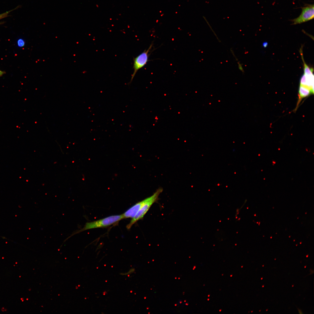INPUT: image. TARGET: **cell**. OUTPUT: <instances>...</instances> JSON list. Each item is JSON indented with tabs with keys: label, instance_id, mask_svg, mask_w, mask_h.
Instances as JSON below:
<instances>
[{
	"label": "cell",
	"instance_id": "cell-1",
	"mask_svg": "<svg viewBox=\"0 0 314 314\" xmlns=\"http://www.w3.org/2000/svg\"><path fill=\"white\" fill-rule=\"evenodd\" d=\"M123 219L122 214L113 215L97 221L86 222L83 227L81 229L74 231L64 241V242L74 235L88 229L106 227L117 223Z\"/></svg>",
	"mask_w": 314,
	"mask_h": 314
},
{
	"label": "cell",
	"instance_id": "cell-2",
	"mask_svg": "<svg viewBox=\"0 0 314 314\" xmlns=\"http://www.w3.org/2000/svg\"><path fill=\"white\" fill-rule=\"evenodd\" d=\"M163 190L162 188H159L152 195L145 199L144 203L136 215L132 218L130 223L126 226L127 229H130L134 224L143 218L152 204L158 200V197Z\"/></svg>",
	"mask_w": 314,
	"mask_h": 314
},
{
	"label": "cell",
	"instance_id": "cell-3",
	"mask_svg": "<svg viewBox=\"0 0 314 314\" xmlns=\"http://www.w3.org/2000/svg\"><path fill=\"white\" fill-rule=\"evenodd\" d=\"M153 45V44H151L147 49H145L139 55L133 58V72L131 76L129 83L132 82L138 70L144 67L149 61V58L150 55L149 53L151 51Z\"/></svg>",
	"mask_w": 314,
	"mask_h": 314
},
{
	"label": "cell",
	"instance_id": "cell-4",
	"mask_svg": "<svg viewBox=\"0 0 314 314\" xmlns=\"http://www.w3.org/2000/svg\"><path fill=\"white\" fill-rule=\"evenodd\" d=\"M314 7L313 4H306L302 8V11L297 17L291 20L293 25L301 24L309 21L314 18Z\"/></svg>",
	"mask_w": 314,
	"mask_h": 314
},
{
	"label": "cell",
	"instance_id": "cell-5",
	"mask_svg": "<svg viewBox=\"0 0 314 314\" xmlns=\"http://www.w3.org/2000/svg\"><path fill=\"white\" fill-rule=\"evenodd\" d=\"M145 201V199L135 204L122 214L123 219L133 218L136 215Z\"/></svg>",
	"mask_w": 314,
	"mask_h": 314
},
{
	"label": "cell",
	"instance_id": "cell-6",
	"mask_svg": "<svg viewBox=\"0 0 314 314\" xmlns=\"http://www.w3.org/2000/svg\"><path fill=\"white\" fill-rule=\"evenodd\" d=\"M301 58L304 64V74L307 76L313 75V69L310 68L305 63L303 57V54L301 53Z\"/></svg>",
	"mask_w": 314,
	"mask_h": 314
},
{
	"label": "cell",
	"instance_id": "cell-7",
	"mask_svg": "<svg viewBox=\"0 0 314 314\" xmlns=\"http://www.w3.org/2000/svg\"><path fill=\"white\" fill-rule=\"evenodd\" d=\"M17 44L19 47H22L24 46L25 42L23 40L20 39L18 40L17 41Z\"/></svg>",
	"mask_w": 314,
	"mask_h": 314
},
{
	"label": "cell",
	"instance_id": "cell-8",
	"mask_svg": "<svg viewBox=\"0 0 314 314\" xmlns=\"http://www.w3.org/2000/svg\"><path fill=\"white\" fill-rule=\"evenodd\" d=\"M238 64L239 69L242 73H244V70L242 64H241L240 62H238Z\"/></svg>",
	"mask_w": 314,
	"mask_h": 314
},
{
	"label": "cell",
	"instance_id": "cell-9",
	"mask_svg": "<svg viewBox=\"0 0 314 314\" xmlns=\"http://www.w3.org/2000/svg\"><path fill=\"white\" fill-rule=\"evenodd\" d=\"M10 11L7 12L0 15V19L6 17Z\"/></svg>",
	"mask_w": 314,
	"mask_h": 314
},
{
	"label": "cell",
	"instance_id": "cell-10",
	"mask_svg": "<svg viewBox=\"0 0 314 314\" xmlns=\"http://www.w3.org/2000/svg\"><path fill=\"white\" fill-rule=\"evenodd\" d=\"M134 271V269H132L130 270H129V271L127 273H125V274H122V273H121V274L122 275H128L129 274H130L132 273Z\"/></svg>",
	"mask_w": 314,
	"mask_h": 314
},
{
	"label": "cell",
	"instance_id": "cell-11",
	"mask_svg": "<svg viewBox=\"0 0 314 314\" xmlns=\"http://www.w3.org/2000/svg\"><path fill=\"white\" fill-rule=\"evenodd\" d=\"M268 45V43L267 42H264L263 44V46L264 47H266Z\"/></svg>",
	"mask_w": 314,
	"mask_h": 314
},
{
	"label": "cell",
	"instance_id": "cell-12",
	"mask_svg": "<svg viewBox=\"0 0 314 314\" xmlns=\"http://www.w3.org/2000/svg\"><path fill=\"white\" fill-rule=\"evenodd\" d=\"M298 311L299 312V313H300V314H302V313H303L302 312V311H301V309H299V308H298Z\"/></svg>",
	"mask_w": 314,
	"mask_h": 314
},
{
	"label": "cell",
	"instance_id": "cell-13",
	"mask_svg": "<svg viewBox=\"0 0 314 314\" xmlns=\"http://www.w3.org/2000/svg\"><path fill=\"white\" fill-rule=\"evenodd\" d=\"M310 271L311 273L310 274H312L313 273V270H312L310 269Z\"/></svg>",
	"mask_w": 314,
	"mask_h": 314
},
{
	"label": "cell",
	"instance_id": "cell-14",
	"mask_svg": "<svg viewBox=\"0 0 314 314\" xmlns=\"http://www.w3.org/2000/svg\"><path fill=\"white\" fill-rule=\"evenodd\" d=\"M3 74V72H2L0 71V76L2 75Z\"/></svg>",
	"mask_w": 314,
	"mask_h": 314
},
{
	"label": "cell",
	"instance_id": "cell-15",
	"mask_svg": "<svg viewBox=\"0 0 314 314\" xmlns=\"http://www.w3.org/2000/svg\"><path fill=\"white\" fill-rule=\"evenodd\" d=\"M306 266H304V268H306Z\"/></svg>",
	"mask_w": 314,
	"mask_h": 314
},
{
	"label": "cell",
	"instance_id": "cell-16",
	"mask_svg": "<svg viewBox=\"0 0 314 314\" xmlns=\"http://www.w3.org/2000/svg\"><path fill=\"white\" fill-rule=\"evenodd\" d=\"M263 278H261V280H262V279H263Z\"/></svg>",
	"mask_w": 314,
	"mask_h": 314
},
{
	"label": "cell",
	"instance_id": "cell-17",
	"mask_svg": "<svg viewBox=\"0 0 314 314\" xmlns=\"http://www.w3.org/2000/svg\"><path fill=\"white\" fill-rule=\"evenodd\" d=\"M264 287V286H262V287Z\"/></svg>",
	"mask_w": 314,
	"mask_h": 314
},
{
	"label": "cell",
	"instance_id": "cell-18",
	"mask_svg": "<svg viewBox=\"0 0 314 314\" xmlns=\"http://www.w3.org/2000/svg\"><path fill=\"white\" fill-rule=\"evenodd\" d=\"M293 286H292V287H293Z\"/></svg>",
	"mask_w": 314,
	"mask_h": 314
}]
</instances>
